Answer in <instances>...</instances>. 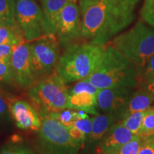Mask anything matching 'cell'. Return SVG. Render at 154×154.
I'll list each match as a JSON object with an SVG mask.
<instances>
[{"label":"cell","instance_id":"obj_24","mask_svg":"<svg viewBox=\"0 0 154 154\" xmlns=\"http://www.w3.org/2000/svg\"><path fill=\"white\" fill-rule=\"evenodd\" d=\"M154 135V109L146 111L142 123L141 128L138 136L143 138Z\"/></svg>","mask_w":154,"mask_h":154},{"label":"cell","instance_id":"obj_35","mask_svg":"<svg viewBox=\"0 0 154 154\" xmlns=\"http://www.w3.org/2000/svg\"><path fill=\"white\" fill-rule=\"evenodd\" d=\"M2 22H1V21H0V26H2Z\"/></svg>","mask_w":154,"mask_h":154},{"label":"cell","instance_id":"obj_28","mask_svg":"<svg viewBox=\"0 0 154 154\" xmlns=\"http://www.w3.org/2000/svg\"><path fill=\"white\" fill-rule=\"evenodd\" d=\"M92 120H93V117H91V118L88 117V118L85 119H77L72 126L76 127L77 128L82 131L88 138L92 129Z\"/></svg>","mask_w":154,"mask_h":154},{"label":"cell","instance_id":"obj_1","mask_svg":"<svg viewBox=\"0 0 154 154\" xmlns=\"http://www.w3.org/2000/svg\"><path fill=\"white\" fill-rule=\"evenodd\" d=\"M140 0H97L82 16L81 42L106 46L136 17Z\"/></svg>","mask_w":154,"mask_h":154},{"label":"cell","instance_id":"obj_16","mask_svg":"<svg viewBox=\"0 0 154 154\" xmlns=\"http://www.w3.org/2000/svg\"><path fill=\"white\" fill-rule=\"evenodd\" d=\"M117 121V119L114 116L108 113L98 114L93 117L92 129L88 138V143H94L100 141Z\"/></svg>","mask_w":154,"mask_h":154},{"label":"cell","instance_id":"obj_10","mask_svg":"<svg viewBox=\"0 0 154 154\" xmlns=\"http://www.w3.org/2000/svg\"><path fill=\"white\" fill-rule=\"evenodd\" d=\"M12 120L19 129L38 132L41 128L43 118L36 108L16 95L4 91Z\"/></svg>","mask_w":154,"mask_h":154},{"label":"cell","instance_id":"obj_22","mask_svg":"<svg viewBox=\"0 0 154 154\" xmlns=\"http://www.w3.org/2000/svg\"><path fill=\"white\" fill-rule=\"evenodd\" d=\"M0 154H36L35 151L28 144L19 140L5 144L0 149Z\"/></svg>","mask_w":154,"mask_h":154},{"label":"cell","instance_id":"obj_2","mask_svg":"<svg viewBox=\"0 0 154 154\" xmlns=\"http://www.w3.org/2000/svg\"><path fill=\"white\" fill-rule=\"evenodd\" d=\"M84 79L96 88H136L139 84V76L136 67L125 56L110 45H106L101 62L89 76Z\"/></svg>","mask_w":154,"mask_h":154},{"label":"cell","instance_id":"obj_9","mask_svg":"<svg viewBox=\"0 0 154 154\" xmlns=\"http://www.w3.org/2000/svg\"><path fill=\"white\" fill-rule=\"evenodd\" d=\"M82 17L79 5L71 2L64 7L58 17L55 36L63 49L81 42Z\"/></svg>","mask_w":154,"mask_h":154},{"label":"cell","instance_id":"obj_6","mask_svg":"<svg viewBox=\"0 0 154 154\" xmlns=\"http://www.w3.org/2000/svg\"><path fill=\"white\" fill-rule=\"evenodd\" d=\"M37 133L35 147L38 154H77L82 147L74 141L66 126L49 116L43 118Z\"/></svg>","mask_w":154,"mask_h":154},{"label":"cell","instance_id":"obj_8","mask_svg":"<svg viewBox=\"0 0 154 154\" xmlns=\"http://www.w3.org/2000/svg\"><path fill=\"white\" fill-rule=\"evenodd\" d=\"M15 17L25 41L30 42L45 35L43 12L35 0H15Z\"/></svg>","mask_w":154,"mask_h":154},{"label":"cell","instance_id":"obj_14","mask_svg":"<svg viewBox=\"0 0 154 154\" xmlns=\"http://www.w3.org/2000/svg\"><path fill=\"white\" fill-rule=\"evenodd\" d=\"M134 136L135 135L126 127L119 122H116L100 140L97 146V153L105 154L128 143Z\"/></svg>","mask_w":154,"mask_h":154},{"label":"cell","instance_id":"obj_34","mask_svg":"<svg viewBox=\"0 0 154 154\" xmlns=\"http://www.w3.org/2000/svg\"><path fill=\"white\" fill-rule=\"evenodd\" d=\"M97 0H79V7L81 9V16L86 11L88 7H91Z\"/></svg>","mask_w":154,"mask_h":154},{"label":"cell","instance_id":"obj_25","mask_svg":"<svg viewBox=\"0 0 154 154\" xmlns=\"http://www.w3.org/2000/svg\"><path fill=\"white\" fill-rule=\"evenodd\" d=\"M0 84L17 86L10 63L0 61Z\"/></svg>","mask_w":154,"mask_h":154},{"label":"cell","instance_id":"obj_15","mask_svg":"<svg viewBox=\"0 0 154 154\" xmlns=\"http://www.w3.org/2000/svg\"><path fill=\"white\" fill-rule=\"evenodd\" d=\"M75 0H42V9L43 12L45 34H54L56 24L59 14L66 5Z\"/></svg>","mask_w":154,"mask_h":154},{"label":"cell","instance_id":"obj_19","mask_svg":"<svg viewBox=\"0 0 154 154\" xmlns=\"http://www.w3.org/2000/svg\"><path fill=\"white\" fill-rule=\"evenodd\" d=\"M146 111H138L122 117L118 122L126 127L134 135H138Z\"/></svg>","mask_w":154,"mask_h":154},{"label":"cell","instance_id":"obj_4","mask_svg":"<svg viewBox=\"0 0 154 154\" xmlns=\"http://www.w3.org/2000/svg\"><path fill=\"white\" fill-rule=\"evenodd\" d=\"M108 44L122 53L134 65L140 79L154 54V28L139 20L129 30L115 36Z\"/></svg>","mask_w":154,"mask_h":154},{"label":"cell","instance_id":"obj_30","mask_svg":"<svg viewBox=\"0 0 154 154\" xmlns=\"http://www.w3.org/2000/svg\"><path fill=\"white\" fill-rule=\"evenodd\" d=\"M143 138V146H141L138 154H154V135Z\"/></svg>","mask_w":154,"mask_h":154},{"label":"cell","instance_id":"obj_26","mask_svg":"<svg viewBox=\"0 0 154 154\" xmlns=\"http://www.w3.org/2000/svg\"><path fill=\"white\" fill-rule=\"evenodd\" d=\"M12 121L4 91L0 90V126H8Z\"/></svg>","mask_w":154,"mask_h":154},{"label":"cell","instance_id":"obj_32","mask_svg":"<svg viewBox=\"0 0 154 154\" xmlns=\"http://www.w3.org/2000/svg\"><path fill=\"white\" fill-rule=\"evenodd\" d=\"M140 88L151 94L154 98V76L141 78L139 81Z\"/></svg>","mask_w":154,"mask_h":154},{"label":"cell","instance_id":"obj_33","mask_svg":"<svg viewBox=\"0 0 154 154\" xmlns=\"http://www.w3.org/2000/svg\"><path fill=\"white\" fill-rule=\"evenodd\" d=\"M154 76V54L152 55L151 59H149V62L146 65L144 72L142 74L141 78H145V77H149Z\"/></svg>","mask_w":154,"mask_h":154},{"label":"cell","instance_id":"obj_18","mask_svg":"<svg viewBox=\"0 0 154 154\" xmlns=\"http://www.w3.org/2000/svg\"><path fill=\"white\" fill-rule=\"evenodd\" d=\"M22 29L16 24L0 26V44L17 46L25 42Z\"/></svg>","mask_w":154,"mask_h":154},{"label":"cell","instance_id":"obj_27","mask_svg":"<svg viewBox=\"0 0 154 154\" xmlns=\"http://www.w3.org/2000/svg\"><path fill=\"white\" fill-rule=\"evenodd\" d=\"M140 14L144 22L154 28V0H144Z\"/></svg>","mask_w":154,"mask_h":154},{"label":"cell","instance_id":"obj_29","mask_svg":"<svg viewBox=\"0 0 154 154\" xmlns=\"http://www.w3.org/2000/svg\"><path fill=\"white\" fill-rule=\"evenodd\" d=\"M67 128H68L70 136L76 143L83 146L86 142H87L88 136L85 134H84L82 131L77 128L76 127L72 126L70 127H67Z\"/></svg>","mask_w":154,"mask_h":154},{"label":"cell","instance_id":"obj_23","mask_svg":"<svg viewBox=\"0 0 154 154\" xmlns=\"http://www.w3.org/2000/svg\"><path fill=\"white\" fill-rule=\"evenodd\" d=\"M47 116L56 119L66 128L72 126L77 119H81L78 111L71 109H66L57 111V112L51 113Z\"/></svg>","mask_w":154,"mask_h":154},{"label":"cell","instance_id":"obj_21","mask_svg":"<svg viewBox=\"0 0 154 154\" xmlns=\"http://www.w3.org/2000/svg\"><path fill=\"white\" fill-rule=\"evenodd\" d=\"M144 138L141 136L135 135V136L128 143L111 150L105 154H138L143 146Z\"/></svg>","mask_w":154,"mask_h":154},{"label":"cell","instance_id":"obj_17","mask_svg":"<svg viewBox=\"0 0 154 154\" xmlns=\"http://www.w3.org/2000/svg\"><path fill=\"white\" fill-rule=\"evenodd\" d=\"M153 109H154L153 96L140 88V89L132 94L122 117L138 111H146Z\"/></svg>","mask_w":154,"mask_h":154},{"label":"cell","instance_id":"obj_20","mask_svg":"<svg viewBox=\"0 0 154 154\" xmlns=\"http://www.w3.org/2000/svg\"><path fill=\"white\" fill-rule=\"evenodd\" d=\"M15 10V0H0V21L2 24H16Z\"/></svg>","mask_w":154,"mask_h":154},{"label":"cell","instance_id":"obj_5","mask_svg":"<svg viewBox=\"0 0 154 154\" xmlns=\"http://www.w3.org/2000/svg\"><path fill=\"white\" fill-rule=\"evenodd\" d=\"M27 96L42 118L69 109V88L57 72L38 80L27 90Z\"/></svg>","mask_w":154,"mask_h":154},{"label":"cell","instance_id":"obj_11","mask_svg":"<svg viewBox=\"0 0 154 154\" xmlns=\"http://www.w3.org/2000/svg\"><path fill=\"white\" fill-rule=\"evenodd\" d=\"M10 64L18 87L28 90L36 82L31 61L29 42L14 46Z\"/></svg>","mask_w":154,"mask_h":154},{"label":"cell","instance_id":"obj_36","mask_svg":"<svg viewBox=\"0 0 154 154\" xmlns=\"http://www.w3.org/2000/svg\"><path fill=\"white\" fill-rule=\"evenodd\" d=\"M39 1H41V2H42V0H39Z\"/></svg>","mask_w":154,"mask_h":154},{"label":"cell","instance_id":"obj_7","mask_svg":"<svg viewBox=\"0 0 154 154\" xmlns=\"http://www.w3.org/2000/svg\"><path fill=\"white\" fill-rule=\"evenodd\" d=\"M31 61L36 79L57 72L60 45L54 34H45L29 42Z\"/></svg>","mask_w":154,"mask_h":154},{"label":"cell","instance_id":"obj_13","mask_svg":"<svg viewBox=\"0 0 154 154\" xmlns=\"http://www.w3.org/2000/svg\"><path fill=\"white\" fill-rule=\"evenodd\" d=\"M100 88L86 79L76 82L69 88V109L84 111L89 114H99L97 109V95Z\"/></svg>","mask_w":154,"mask_h":154},{"label":"cell","instance_id":"obj_12","mask_svg":"<svg viewBox=\"0 0 154 154\" xmlns=\"http://www.w3.org/2000/svg\"><path fill=\"white\" fill-rule=\"evenodd\" d=\"M134 93V88L111 87L100 89L97 95V109L114 116L119 121Z\"/></svg>","mask_w":154,"mask_h":154},{"label":"cell","instance_id":"obj_3","mask_svg":"<svg viewBox=\"0 0 154 154\" xmlns=\"http://www.w3.org/2000/svg\"><path fill=\"white\" fill-rule=\"evenodd\" d=\"M106 46L79 42L64 49L57 73L66 84L78 82L93 73L101 62Z\"/></svg>","mask_w":154,"mask_h":154},{"label":"cell","instance_id":"obj_37","mask_svg":"<svg viewBox=\"0 0 154 154\" xmlns=\"http://www.w3.org/2000/svg\"><path fill=\"white\" fill-rule=\"evenodd\" d=\"M75 1H76H76H77V0H75Z\"/></svg>","mask_w":154,"mask_h":154},{"label":"cell","instance_id":"obj_31","mask_svg":"<svg viewBox=\"0 0 154 154\" xmlns=\"http://www.w3.org/2000/svg\"><path fill=\"white\" fill-rule=\"evenodd\" d=\"M14 47L9 44H0V61L10 63Z\"/></svg>","mask_w":154,"mask_h":154}]
</instances>
